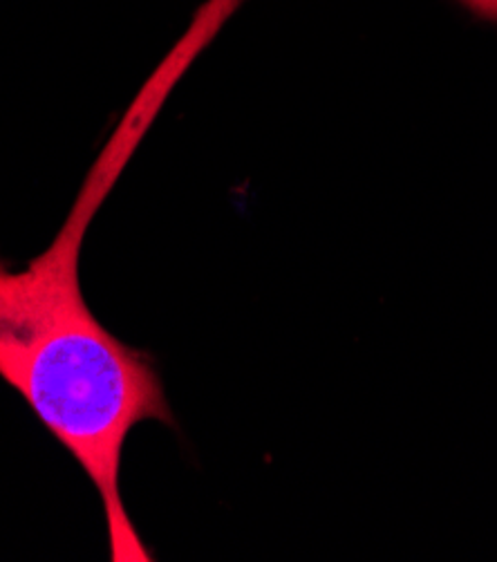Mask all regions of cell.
Wrapping results in <instances>:
<instances>
[{"label": "cell", "instance_id": "1", "mask_svg": "<svg viewBox=\"0 0 497 562\" xmlns=\"http://www.w3.org/2000/svg\"><path fill=\"white\" fill-rule=\"evenodd\" d=\"M97 198L54 245L12 271L0 262V376L81 464L101 495L113 560H150L120 495L128 432L148 419L176 426L153 359L115 339L79 285V245Z\"/></svg>", "mask_w": 497, "mask_h": 562}, {"label": "cell", "instance_id": "2", "mask_svg": "<svg viewBox=\"0 0 497 562\" xmlns=\"http://www.w3.org/2000/svg\"><path fill=\"white\" fill-rule=\"evenodd\" d=\"M475 16L497 23V0H460Z\"/></svg>", "mask_w": 497, "mask_h": 562}]
</instances>
